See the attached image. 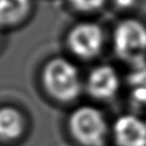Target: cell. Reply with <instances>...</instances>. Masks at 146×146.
Listing matches in <instances>:
<instances>
[{
	"instance_id": "cell-1",
	"label": "cell",
	"mask_w": 146,
	"mask_h": 146,
	"mask_svg": "<svg viewBox=\"0 0 146 146\" xmlns=\"http://www.w3.org/2000/svg\"><path fill=\"white\" fill-rule=\"evenodd\" d=\"M42 82L47 92L60 103L76 100L84 90V80L78 66L65 57L51 58L44 65Z\"/></svg>"
},
{
	"instance_id": "cell-9",
	"label": "cell",
	"mask_w": 146,
	"mask_h": 146,
	"mask_svg": "<svg viewBox=\"0 0 146 146\" xmlns=\"http://www.w3.org/2000/svg\"><path fill=\"white\" fill-rule=\"evenodd\" d=\"M107 0H67L71 8L81 14H92L103 9Z\"/></svg>"
},
{
	"instance_id": "cell-11",
	"label": "cell",
	"mask_w": 146,
	"mask_h": 146,
	"mask_svg": "<svg viewBox=\"0 0 146 146\" xmlns=\"http://www.w3.org/2000/svg\"><path fill=\"white\" fill-rule=\"evenodd\" d=\"M113 3L119 9L129 10V9H131L137 3V0H113Z\"/></svg>"
},
{
	"instance_id": "cell-8",
	"label": "cell",
	"mask_w": 146,
	"mask_h": 146,
	"mask_svg": "<svg viewBox=\"0 0 146 146\" xmlns=\"http://www.w3.org/2000/svg\"><path fill=\"white\" fill-rule=\"evenodd\" d=\"M31 0H0V24H11L23 18Z\"/></svg>"
},
{
	"instance_id": "cell-12",
	"label": "cell",
	"mask_w": 146,
	"mask_h": 146,
	"mask_svg": "<svg viewBox=\"0 0 146 146\" xmlns=\"http://www.w3.org/2000/svg\"><path fill=\"white\" fill-rule=\"evenodd\" d=\"M0 36H1V34H0Z\"/></svg>"
},
{
	"instance_id": "cell-6",
	"label": "cell",
	"mask_w": 146,
	"mask_h": 146,
	"mask_svg": "<svg viewBox=\"0 0 146 146\" xmlns=\"http://www.w3.org/2000/svg\"><path fill=\"white\" fill-rule=\"evenodd\" d=\"M112 131L119 146H146V122L138 115H120L114 121Z\"/></svg>"
},
{
	"instance_id": "cell-7",
	"label": "cell",
	"mask_w": 146,
	"mask_h": 146,
	"mask_svg": "<svg viewBox=\"0 0 146 146\" xmlns=\"http://www.w3.org/2000/svg\"><path fill=\"white\" fill-rule=\"evenodd\" d=\"M23 129L21 114L11 107L0 110V139L10 140L18 137Z\"/></svg>"
},
{
	"instance_id": "cell-10",
	"label": "cell",
	"mask_w": 146,
	"mask_h": 146,
	"mask_svg": "<svg viewBox=\"0 0 146 146\" xmlns=\"http://www.w3.org/2000/svg\"><path fill=\"white\" fill-rule=\"evenodd\" d=\"M130 86H140L146 88V65L137 67L130 75L129 79Z\"/></svg>"
},
{
	"instance_id": "cell-5",
	"label": "cell",
	"mask_w": 146,
	"mask_h": 146,
	"mask_svg": "<svg viewBox=\"0 0 146 146\" xmlns=\"http://www.w3.org/2000/svg\"><path fill=\"white\" fill-rule=\"evenodd\" d=\"M121 78L111 64H99L92 67L84 79V91L94 99L107 102L120 91Z\"/></svg>"
},
{
	"instance_id": "cell-3",
	"label": "cell",
	"mask_w": 146,
	"mask_h": 146,
	"mask_svg": "<svg viewBox=\"0 0 146 146\" xmlns=\"http://www.w3.org/2000/svg\"><path fill=\"white\" fill-rule=\"evenodd\" d=\"M67 124L73 138L83 146H102L108 130L103 112L88 104L74 108Z\"/></svg>"
},
{
	"instance_id": "cell-2",
	"label": "cell",
	"mask_w": 146,
	"mask_h": 146,
	"mask_svg": "<svg viewBox=\"0 0 146 146\" xmlns=\"http://www.w3.org/2000/svg\"><path fill=\"white\" fill-rule=\"evenodd\" d=\"M112 46L116 57L133 68L146 65V24L132 17L121 19L113 29Z\"/></svg>"
},
{
	"instance_id": "cell-4",
	"label": "cell",
	"mask_w": 146,
	"mask_h": 146,
	"mask_svg": "<svg viewBox=\"0 0 146 146\" xmlns=\"http://www.w3.org/2000/svg\"><path fill=\"white\" fill-rule=\"evenodd\" d=\"M68 51L82 60H91L98 57L105 44V34L102 26L91 21H82L74 24L65 38Z\"/></svg>"
}]
</instances>
